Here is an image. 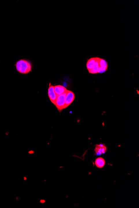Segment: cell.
<instances>
[{"mask_svg": "<svg viewBox=\"0 0 139 208\" xmlns=\"http://www.w3.org/2000/svg\"><path fill=\"white\" fill-rule=\"evenodd\" d=\"M105 164V160L102 158H98L95 160V164L96 167L99 168H103Z\"/></svg>", "mask_w": 139, "mask_h": 208, "instance_id": "ba28073f", "label": "cell"}, {"mask_svg": "<svg viewBox=\"0 0 139 208\" xmlns=\"http://www.w3.org/2000/svg\"><path fill=\"white\" fill-rule=\"evenodd\" d=\"M48 95L49 99L53 104H55L56 100L57 98V95L56 94L54 91V87L50 85L48 89Z\"/></svg>", "mask_w": 139, "mask_h": 208, "instance_id": "277c9868", "label": "cell"}, {"mask_svg": "<svg viewBox=\"0 0 139 208\" xmlns=\"http://www.w3.org/2000/svg\"><path fill=\"white\" fill-rule=\"evenodd\" d=\"M54 91L58 96L66 92L67 90L63 86L57 85L54 87Z\"/></svg>", "mask_w": 139, "mask_h": 208, "instance_id": "8992f818", "label": "cell"}, {"mask_svg": "<svg viewBox=\"0 0 139 208\" xmlns=\"http://www.w3.org/2000/svg\"><path fill=\"white\" fill-rule=\"evenodd\" d=\"M96 61V57H93L89 59L87 61L86 67L88 71L91 70L95 65Z\"/></svg>", "mask_w": 139, "mask_h": 208, "instance_id": "52a82bcc", "label": "cell"}, {"mask_svg": "<svg viewBox=\"0 0 139 208\" xmlns=\"http://www.w3.org/2000/svg\"><path fill=\"white\" fill-rule=\"evenodd\" d=\"M99 59H100V58H99V57H96V62H95V65H94L93 68L89 71V72L90 73L92 74L98 73L97 70H98V68L100 67V65H99Z\"/></svg>", "mask_w": 139, "mask_h": 208, "instance_id": "9c48e42d", "label": "cell"}, {"mask_svg": "<svg viewBox=\"0 0 139 208\" xmlns=\"http://www.w3.org/2000/svg\"><path fill=\"white\" fill-rule=\"evenodd\" d=\"M107 151V147L104 144H100L96 145L94 149L95 155H100L105 153Z\"/></svg>", "mask_w": 139, "mask_h": 208, "instance_id": "5b68a950", "label": "cell"}, {"mask_svg": "<svg viewBox=\"0 0 139 208\" xmlns=\"http://www.w3.org/2000/svg\"><path fill=\"white\" fill-rule=\"evenodd\" d=\"M66 92L64 93L61 95L57 96L55 104L57 108L60 112L63 109L65 108V99L66 95Z\"/></svg>", "mask_w": 139, "mask_h": 208, "instance_id": "7a4b0ae2", "label": "cell"}, {"mask_svg": "<svg viewBox=\"0 0 139 208\" xmlns=\"http://www.w3.org/2000/svg\"><path fill=\"white\" fill-rule=\"evenodd\" d=\"M15 67L17 71L22 74H27L31 72V64L28 60L20 59L16 62Z\"/></svg>", "mask_w": 139, "mask_h": 208, "instance_id": "6da1fadb", "label": "cell"}, {"mask_svg": "<svg viewBox=\"0 0 139 208\" xmlns=\"http://www.w3.org/2000/svg\"><path fill=\"white\" fill-rule=\"evenodd\" d=\"M106 70H106V69L100 67L98 68V70H97V72H98V73H103L105 72Z\"/></svg>", "mask_w": 139, "mask_h": 208, "instance_id": "8fae6325", "label": "cell"}, {"mask_svg": "<svg viewBox=\"0 0 139 208\" xmlns=\"http://www.w3.org/2000/svg\"><path fill=\"white\" fill-rule=\"evenodd\" d=\"M75 98L74 93L71 91L67 90L65 99V108L69 106L73 102Z\"/></svg>", "mask_w": 139, "mask_h": 208, "instance_id": "3957f363", "label": "cell"}, {"mask_svg": "<svg viewBox=\"0 0 139 208\" xmlns=\"http://www.w3.org/2000/svg\"><path fill=\"white\" fill-rule=\"evenodd\" d=\"M99 65H100V67L103 68L107 70L108 68V63L105 59L100 58V59H99Z\"/></svg>", "mask_w": 139, "mask_h": 208, "instance_id": "30bf717a", "label": "cell"}]
</instances>
